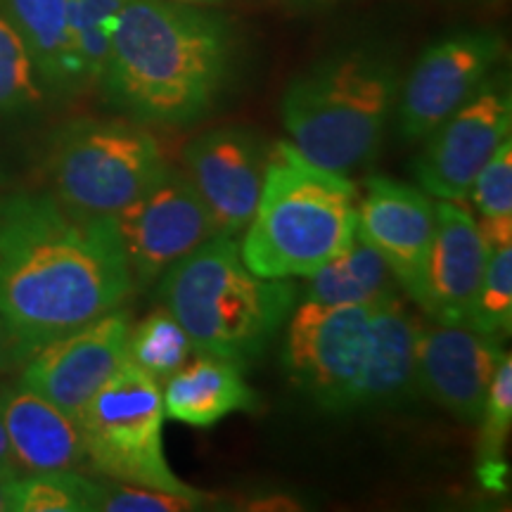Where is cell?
I'll return each instance as SVG.
<instances>
[{
	"label": "cell",
	"mask_w": 512,
	"mask_h": 512,
	"mask_svg": "<svg viewBox=\"0 0 512 512\" xmlns=\"http://www.w3.org/2000/svg\"><path fill=\"white\" fill-rule=\"evenodd\" d=\"M133 275L112 216L38 192L0 207V318L27 361L53 339L119 309Z\"/></svg>",
	"instance_id": "6da1fadb"
},
{
	"label": "cell",
	"mask_w": 512,
	"mask_h": 512,
	"mask_svg": "<svg viewBox=\"0 0 512 512\" xmlns=\"http://www.w3.org/2000/svg\"><path fill=\"white\" fill-rule=\"evenodd\" d=\"M228 19L202 5L126 0L102 91L138 124L183 128L214 110L233 67Z\"/></svg>",
	"instance_id": "7a4b0ae2"
},
{
	"label": "cell",
	"mask_w": 512,
	"mask_h": 512,
	"mask_svg": "<svg viewBox=\"0 0 512 512\" xmlns=\"http://www.w3.org/2000/svg\"><path fill=\"white\" fill-rule=\"evenodd\" d=\"M356 228V185L280 140L266 152L259 204L240 256L261 278H309L351 245Z\"/></svg>",
	"instance_id": "3957f363"
},
{
	"label": "cell",
	"mask_w": 512,
	"mask_h": 512,
	"mask_svg": "<svg viewBox=\"0 0 512 512\" xmlns=\"http://www.w3.org/2000/svg\"><path fill=\"white\" fill-rule=\"evenodd\" d=\"M159 294L200 354L240 368L266 354L299 299L290 280L249 271L230 235H214L166 268Z\"/></svg>",
	"instance_id": "277c9868"
},
{
	"label": "cell",
	"mask_w": 512,
	"mask_h": 512,
	"mask_svg": "<svg viewBox=\"0 0 512 512\" xmlns=\"http://www.w3.org/2000/svg\"><path fill=\"white\" fill-rule=\"evenodd\" d=\"M399 88V67L387 50L344 48L294 76L280 117L306 159L347 176L380 152Z\"/></svg>",
	"instance_id": "5b68a950"
},
{
	"label": "cell",
	"mask_w": 512,
	"mask_h": 512,
	"mask_svg": "<svg viewBox=\"0 0 512 512\" xmlns=\"http://www.w3.org/2000/svg\"><path fill=\"white\" fill-rule=\"evenodd\" d=\"M162 384L126 358L79 415L86 458L102 477L169 491L204 503L207 496L171 470L164 453Z\"/></svg>",
	"instance_id": "8992f818"
},
{
	"label": "cell",
	"mask_w": 512,
	"mask_h": 512,
	"mask_svg": "<svg viewBox=\"0 0 512 512\" xmlns=\"http://www.w3.org/2000/svg\"><path fill=\"white\" fill-rule=\"evenodd\" d=\"M166 169L159 140L138 121H79L53 155L60 202L86 216L119 214Z\"/></svg>",
	"instance_id": "52a82bcc"
},
{
	"label": "cell",
	"mask_w": 512,
	"mask_h": 512,
	"mask_svg": "<svg viewBox=\"0 0 512 512\" xmlns=\"http://www.w3.org/2000/svg\"><path fill=\"white\" fill-rule=\"evenodd\" d=\"M287 380L320 411L351 413L368 347L370 306H328L302 299L285 320Z\"/></svg>",
	"instance_id": "ba28073f"
},
{
	"label": "cell",
	"mask_w": 512,
	"mask_h": 512,
	"mask_svg": "<svg viewBox=\"0 0 512 512\" xmlns=\"http://www.w3.org/2000/svg\"><path fill=\"white\" fill-rule=\"evenodd\" d=\"M512 88L508 69L498 67L470 100L434 128L413 162L420 190L437 200H467L472 183L496 147L510 138Z\"/></svg>",
	"instance_id": "9c48e42d"
},
{
	"label": "cell",
	"mask_w": 512,
	"mask_h": 512,
	"mask_svg": "<svg viewBox=\"0 0 512 512\" xmlns=\"http://www.w3.org/2000/svg\"><path fill=\"white\" fill-rule=\"evenodd\" d=\"M503 50V36L484 27L456 29L432 41L399 88L401 136H430L496 72Z\"/></svg>",
	"instance_id": "30bf717a"
},
{
	"label": "cell",
	"mask_w": 512,
	"mask_h": 512,
	"mask_svg": "<svg viewBox=\"0 0 512 512\" xmlns=\"http://www.w3.org/2000/svg\"><path fill=\"white\" fill-rule=\"evenodd\" d=\"M112 219L133 283L140 287L155 283L166 268L216 235L200 192L188 176L171 166Z\"/></svg>",
	"instance_id": "8fae6325"
},
{
	"label": "cell",
	"mask_w": 512,
	"mask_h": 512,
	"mask_svg": "<svg viewBox=\"0 0 512 512\" xmlns=\"http://www.w3.org/2000/svg\"><path fill=\"white\" fill-rule=\"evenodd\" d=\"M128 335L131 316L126 311L105 313L38 349L24 363L22 387L41 394L60 411L79 420L86 403L124 366Z\"/></svg>",
	"instance_id": "7c38bea8"
},
{
	"label": "cell",
	"mask_w": 512,
	"mask_h": 512,
	"mask_svg": "<svg viewBox=\"0 0 512 512\" xmlns=\"http://www.w3.org/2000/svg\"><path fill=\"white\" fill-rule=\"evenodd\" d=\"M183 164L216 235L245 233L264 183L266 150L259 138L247 128H214L190 140Z\"/></svg>",
	"instance_id": "4fadbf2b"
},
{
	"label": "cell",
	"mask_w": 512,
	"mask_h": 512,
	"mask_svg": "<svg viewBox=\"0 0 512 512\" xmlns=\"http://www.w3.org/2000/svg\"><path fill=\"white\" fill-rule=\"evenodd\" d=\"M434 226L437 204L425 190L387 176L368 178L358 204V230L382 254L401 290L418 306L425 294Z\"/></svg>",
	"instance_id": "5bb4252c"
},
{
	"label": "cell",
	"mask_w": 512,
	"mask_h": 512,
	"mask_svg": "<svg viewBox=\"0 0 512 512\" xmlns=\"http://www.w3.org/2000/svg\"><path fill=\"white\" fill-rule=\"evenodd\" d=\"M501 337L470 325H422L418 342L420 392L458 420L479 422L491 380L503 358Z\"/></svg>",
	"instance_id": "9a60e30c"
},
{
	"label": "cell",
	"mask_w": 512,
	"mask_h": 512,
	"mask_svg": "<svg viewBox=\"0 0 512 512\" xmlns=\"http://www.w3.org/2000/svg\"><path fill=\"white\" fill-rule=\"evenodd\" d=\"M489 254L475 216L456 202L441 200L420 302L422 313L432 323H470Z\"/></svg>",
	"instance_id": "2e32d148"
},
{
	"label": "cell",
	"mask_w": 512,
	"mask_h": 512,
	"mask_svg": "<svg viewBox=\"0 0 512 512\" xmlns=\"http://www.w3.org/2000/svg\"><path fill=\"white\" fill-rule=\"evenodd\" d=\"M422 320L399 294L370 306L368 347L356 384L358 408H396L413 401L418 384V342Z\"/></svg>",
	"instance_id": "e0dca14e"
},
{
	"label": "cell",
	"mask_w": 512,
	"mask_h": 512,
	"mask_svg": "<svg viewBox=\"0 0 512 512\" xmlns=\"http://www.w3.org/2000/svg\"><path fill=\"white\" fill-rule=\"evenodd\" d=\"M0 415L19 470H74L86 460L79 422L22 384L0 392Z\"/></svg>",
	"instance_id": "ac0fdd59"
},
{
	"label": "cell",
	"mask_w": 512,
	"mask_h": 512,
	"mask_svg": "<svg viewBox=\"0 0 512 512\" xmlns=\"http://www.w3.org/2000/svg\"><path fill=\"white\" fill-rule=\"evenodd\" d=\"M242 370L226 358L197 354L164 382V413L183 425L209 430L233 413L259 411V396Z\"/></svg>",
	"instance_id": "d6986e66"
},
{
	"label": "cell",
	"mask_w": 512,
	"mask_h": 512,
	"mask_svg": "<svg viewBox=\"0 0 512 512\" xmlns=\"http://www.w3.org/2000/svg\"><path fill=\"white\" fill-rule=\"evenodd\" d=\"M27 43L41 83L55 91L83 86L69 29V0H0Z\"/></svg>",
	"instance_id": "ffe728a7"
},
{
	"label": "cell",
	"mask_w": 512,
	"mask_h": 512,
	"mask_svg": "<svg viewBox=\"0 0 512 512\" xmlns=\"http://www.w3.org/2000/svg\"><path fill=\"white\" fill-rule=\"evenodd\" d=\"M399 290L392 268L356 228L351 245L306 278L304 299L328 306H375Z\"/></svg>",
	"instance_id": "44dd1931"
},
{
	"label": "cell",
	"mask_w": 512,
	"mask_h": 512,
	"mask_svg": "<svg viewBox=\"0 0 512 512\" xmlns=\"http://www.w3.org/2000/svg\"><path fill=\"white\" fill-rule=\"evenodd\" d=\"M482 434L477 448V477L486 491H501L508 486V465L503 451L512 425V356L505 351L482 411Z\"/></svg>",
	"instance_id": "7402d4cb"
},
{
	"label": "cell",
	"mask_w": 512,
	"mask_h": 512,
	"mask_svg": "<svg viewBox=\"0 0 512 512\" xmlns=\"http://www.w3.org/2000/svg\"><path fill=\"white\" fill-rule=\"evenodd\" d=\"M200 351L195 349L183 325L171 316L169 309H155L145 316L128 335V361L162 384L178 373L190 358Z\"/></svg>",
	"instance_id": "603a6c76"
},
{
	"label": "cell",
	"mask_w": 512,
	"mask_h": 512,
	"mask_svg": "<svg viewBox=\"0 0 512 512\" xmlns=\"http://www.w3.org/2000/svg\"><path fill=\"white\" fill-rule=\"evenodd\" d=\"M489 252L512 245V145L510 138L496 147L489 162L479 171L470 192Z\"/></svg>",
	"instance_id": "cb8c5ba5"
},
{
	"label": "cell",
	"mask_w": 512,
	"mask_h": 512,
	"mask_svg": "<svg viewBox=\"0 0 512 512\" xmlns=\"http://www.w3.org/2000/svg\"><path fill=\"white\" fill-rule=\"evenodd\" d=\"M126 0H69V29L83 83H100Z\"/></svg>",
	"instance_id": "d4e9b609"
},
{
	"label": "cell",
	"mask_w": 512,
	"mask_h": 512,
	"mask_svg": "<svg viewBox=\"0 0 512 512\" xmlns=\"http://www.w3.org/2000/svg\"><path fill=\"white\" fill-rule=\"evenodd\" d=\"M98 482L72 470L31 472L12 482V512H95Z\"/></svg>",
	"instance_id": "484cf974"
},
{
	"label": "cell",
	"mask_w": 512,
	"mask_h": 512,
	"mask_svg": "<svg viewBox=\"0 0 512 512\" xmlns=\"http://www.w3.org/2000/svg\"><path fill=\"white\" fill-rule=\"evenodd\" d=\"M34 60L15 24L0 12V112L15 114L43 100Z\"/></svg>",
	"instance_id": "4316f807"
},
{
	"label": "cell",
	"mask_w": 512,
	"mask_h": 512,
	"mask_svg": "<svg viewBox=\"0 0 512 512\" xmlns=\"http://www.w3.org/2000/svg\"><path fill=\"white\" fill-rule=\"evenodd\" d=\"M470 328L486 335H510L512 330V245L491 249L479 287Z\"/></svg>",
	"instance_id": "83f0119b"
},
{
	"label": "cell",
	"mask_w": 512,
	"mask_h": 512,
	"mask_svg": "<svg viewBox=\"0 0 512 512\" xmlns=\"http://www.w3.org/2000/svg\"><path fill=\"white\" fill-rule=\"evenodd\" d=\"M202 508L200 501L169 491L145 489L124 482H98L95 510L100 512H188Z\"/></svg>",
	"instance_id": "f1b7e54d"
},
{
	"label": "cell",
	"mask_w": 512,
	"mask_h": 512,
	"mask_svg": "<svg viewBox=\"0 0 512 512\" xmlns=\"http://www.w3.org/2000/svg\"><path fill=\"white\" fill-rule=\"evenodd\" d=\"M24 363H27V354H24L15 335L0 318V373H10L12 368L24 366Z\"/></svg>",
	"instance_id": "f546056e"
},
{
	"label": "cell",
	"mask_w": 512,
	"mask_h": 512,
	"mask_svg": "<svg viewBox=\"0 0 512 512\" xmlns=\"http://www.w3.org/2000/svg\"><path fill=\"white\" fill-rule=\"evenodd\" d=\"M0 477H19V465L10 446L8 432H5L3 415H0Z\"/></svg>",
	"instance_id": "4dcf8cb0"
},
{
	"label": "cell",
	"mask_w": 512,
	"mask_h": 512,
	"mask_svg": "<svg viewBox=\"0 0 512 512\" xmlns=\"http://www.w3.org/2000/svg\"><path fill=\"white\" fill-rule=\"evenodd\" d=\"M17 477H0V512H12V482Z\"/></svg>",
	"instance_id": "1f68e13d"
},
{
	"label": "cell",
	"mask_w": 512,
	"mask_h": 512,
	"mask_svg": "<svg viewBox=\"0 0 512 512\" xmlns=\"http://www.w3.org/2000/svg\"><path fill=\"white\" fill-rule=\"evenodd\" d=\"M174 3H188V5H202V8H214V5H221L223 0H174Z\"/></svg>",
	"instance_id": "d6a6232c"
}]
</instances>
